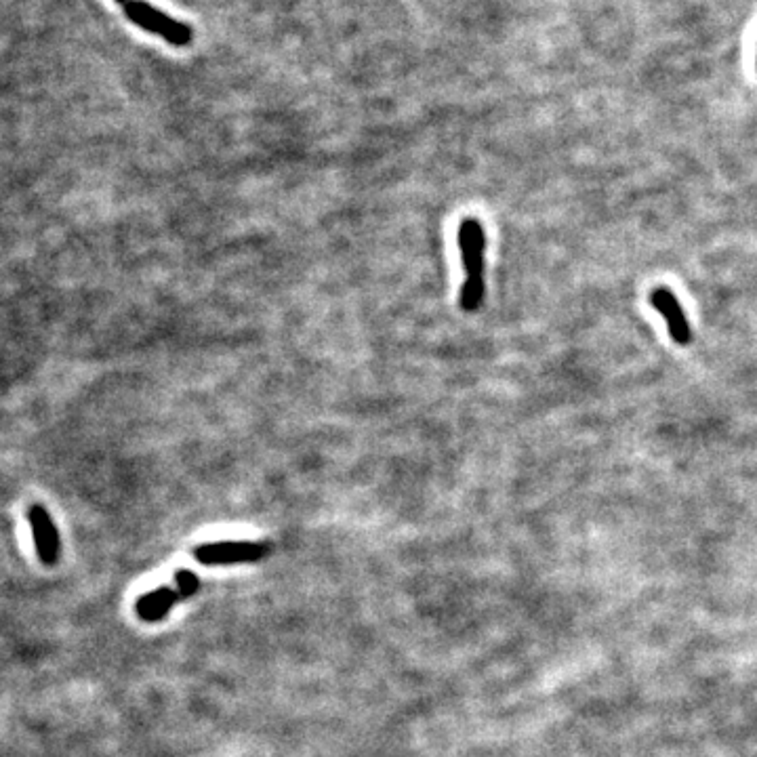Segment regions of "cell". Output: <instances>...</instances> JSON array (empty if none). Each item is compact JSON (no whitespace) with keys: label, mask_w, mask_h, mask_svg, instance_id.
I'll list each match as a JSON object with an SVG mask.
<instances>
[{"label":"cell","mask_w":757,"mask_h":757,"mask_svg":"<svg viewBox=\"0 0 757 757\" xmlns=\"http://www.w3.org/2000/svg\"><path fill=\"white\" fill-rule=\"evenodd\" d=\"M459 247L465 268V282L459 295L463 312H476L484 301V247L486 236L482 225L467 217L459 228Z\"/></svg>","instance_id":"1"},{"label":"cell","mask_w":757,"mask_h":757,"mask_svg":"<svg viewBox=\"0 0 757 757\" xmlns=\"http://www.w3.org/2000/svg\"><path fill=\"white\" fill-rule=\"evenodd\" d=\"M198 587L200 579L194 572L181 568L175 572V585H160L135 602L137 617L146 623H158L169 615L177 602L190 600Z\"/></svg>","instance_id":"2"},{"label":"cell","mask_w":757,"mask_h":757,"mask_svg":"<svg viewBox=\"0 0 757 757\" xmlns=\"http://www.w3.org/2000/svg\"><path fill=\"white\" fill-rule=\"evenodd\" d=\"M122 7H125V11H127V15H129L133 24H137L143 30L162 36L173 47H188L192 43V28L190 26L177 22V19L154 9L148 3H143V0H129V3H125Z\"/></svg>","instance_id":"3"},{"label":"cell","mask_w":757,"mask_h":757,"mask_svg":"<svg viewBox=\"0 0 757 757\" xmlns=\"http://www.w3.org/2000/svg\"><path fill=\"white\" fill-rule=\"evenodd\" d=\"M268 543L255 541H217L204 543L194 549V560L202 566H232L253 564L268 556Z\"/></svg>","instance_id":"4"},{"label":"cell","mask_w":757,"mask_h":757,"mask_svg":"<svg viewBox=\"0 0 757 757\" xmlns=\"http://www.w3.org/2000/svg\"><path fill=\"white\" fill-rule=\"evenodd\" d=\"M28 522L40 562L47 566L55 564L61 551V541L51 514L43 505H32L28 509Z\"/></svg>","instance_id":"5"},{"label":"cell","mask_w":757,"mask_h":757,"mask_svg":"<svg viewBox=\"0 0 757 757\" xmlns=\"http://www.w3.org/2000/svg\"><path fill=\"white\" fill-rule=\"evenodd\" d=\"M650 303L654 305V310L663 314L671 339L678 345H688L692 341V331L684 316L682 305L678 299H675V295L667 289H657V291H652Z\"/></svg>","instance_id":"6"},{"label":"cell","mask_w":757,"mask_h":757,"mask_svg":"<svg viewBox=\"0 0 757 757\" xmlns=\"http://www.w3.org/2000/svg\"><path fill=\"white\" fill-rule=\"evenodd\" d=\"M116 3H118V5H125V3H129V0H116Z\"/></svg>","instance_id":"7"}]
</instances>
